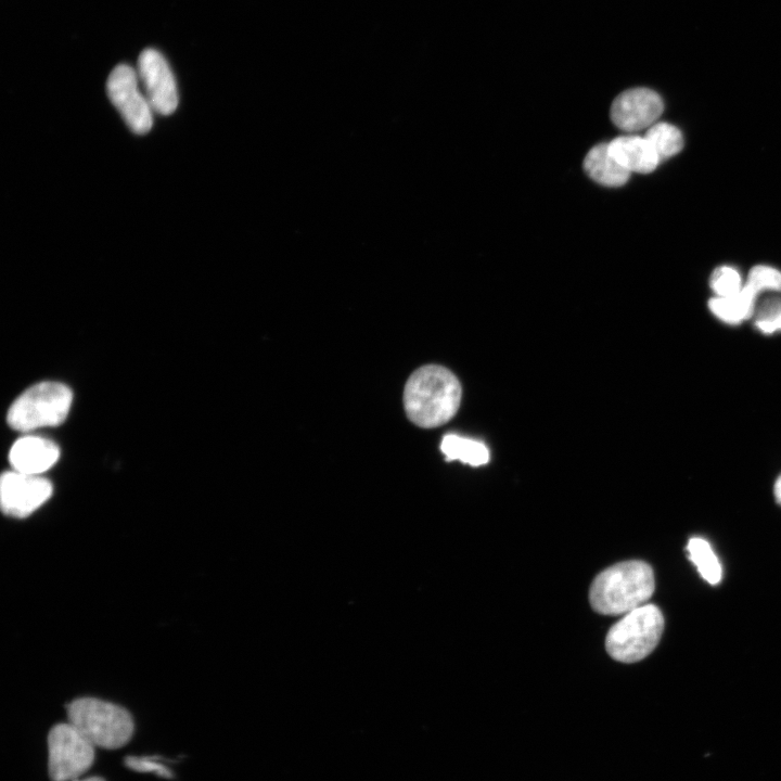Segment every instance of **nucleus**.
I'll list each match as a JSON object with an SVG mask.
<instances>
[{
	"label": "nucleus",
	"instance_id": "obj_13",
	"mask_svg": "<svg viewBox=\"0 0 781 781\" xmlns=\"http://www.w3.org/2000/svg\"><path fill=\"white\" fill-rule=\"evenodd\" d=\"M584 169L592 180L605 187H620L630 176V172L612 156L607 143L594 145L587 153Z\"/></svg>",
	"mask_w": 781,
	"mask_h": 781
},
{
	"label": "nucleus",
	"instance_id": "obj_3",
	"mask_svg": "<svg viewBox=\"0 0 781 781\" xmlns=\"http://www.w3.org/2000/svg\"><path fill=\"white\" fill-rule=\"evenodd\" d=\"M68 722L94 746H124L133 732V720L124 707L94 697H80L67 706Z\"/></svg>",
	"mask_w": 781,
	"mask_h": 781
},
{
	"label": "nucleus",
	"instance_id": "obj_18",
	"mask_svg": "<svg viewBox=\"0 0 781 781\" xmlns=\"http://www.w3.org/2000/svg\"><path fill=\"white\" fill-rule=\"evenodd\" d=\"M756 328L765 334L781 330V296L765 298L756 308Z\"/></svg>",
	"mask_w": 781,
	"mask_h": 781
},
{
	"label": "nucleus",
	"instance_id": "obj_7",
	"mask_svg": "<svg viewBox=\"0 0 781 781\" xmlns=\"http://www.w3.org/2000/svg\"><path fill=\"white\" fill-rule=\"evenodd\" d=\"M106 90L129 129L137 135L149 132L153 125V110L140 89L138 73L127 64L113 68L106 81Z\"/></svg>",
	"mask_w": 781,
	"mask_h": 781
},
{
	"label": "nucleus",
	"instance_id": "obj_8",
	"mask_svg": "<svg viewBox=\"0 0 781 781\" xmlns=\"http://www.w3.org/2000/svg\"><path fill=\"white\" fill-rule=\"evenodd\" d=\"M137 73L153 112L172 114L179 97L174 74L164 55L155 49H144L138 57Z\"/></svg>",
	"mask_w": 781,
	"mask_h": 781
},
{
	"label": "nucleus",
	"instance_id": "obj_20",
	"mask_svg": "<svg viewBox=\"0 0 781 781\" xmlns=\"http://www.w3.org/2000/svg\"><path fill=\"white\" fill-rule=\"evenodd\" d=\"M710 287L718 297L732 296L742 290V279L735 269L722 266L712 273Z\"/></svg>",
	"mask_w": 781,
	"mask_h": 781
},
{
	"label": "nucleus",
	"instance_id": "obj_1",
	"mask_svg": "<svg viewBox=\"0 0 781 781\" xmlns=\"http://www.w3.org/2000/svg\"><path fill=\"white\" fill-rule=\"evenodd\" d=\"M458 377L447 368L427 364L415 370L404 389V407L409 420L432 428L452 419L461 402Z\"/></svg>",
	"mask_w": 781,
	"mask_h": 781
},
{
	"label": "nucleus",
	"instance_id": "obj_22",
	"mask_svg": "<svg viewBox=\"0 0 781 781\" xmlns=\"http://www.w3.org/2000/svg\"><path fill=\"white\" fill-rule=\"evenodd\" d=\"M774 498L781 505V475L777 478L773 487Z\"/></svg>",
	"mask_w": 781,
	"mask_h": 781
},
{
	"label": "nucleus",
	"instance_id": "obj_5",
	"mask_svg": "<svg viewBox=\"0 0 781 781\" xmlns=\"http://www.w3.org/2000/svg\"><path fill=\"white\" fill-rule=\"evenodd\" d=\"M73 401L72 390L57 382H41L26 389L11 405L8 423L21 432L55 426L67 417Z\"/></svg>",
	"mask_w": 781,
	"mask_h": 781
},
{
	"label": "nucleus",
	"instance_id": "obj_16",
	"mask_svg": "<svg viewBox=\"0 0 781 781\" xmlns=\"http://www.w3.org/2000/svg\"><path fill=\"white\" fill-rule=\"evenodd\" d=\"M689 559L700 575L710 585H717L722 577L721 564L710 545L703 538L693 537L687 545Z\"/></svg>",
	"mask_w": 781,
	"mask_h": 781
},
{
	"label": "nucleus",
	"instance_id": "obj_14",
	"mask_svg": "<svg viewBox=\"0 0 781 781\" xmlns=\"http://www.w3.org/2000/svg\"><path fill=\"white\" fill-rule=\"evenodd\" d=\"M757 295L746 285L732 296L714 297L708 302L710 311L721 321L737 324L754 316Z\"/></svg>",
	"mask_w": 781,
	"mask_h": 781
},
{
	"label": "nucleus",
	"instance_id": "obj_23",
	"mask_svg": "<svg viewBox=\"0 0 781 781\" xmlns=\"http://www.w3.org/2000/svg\"><path fill=\"white\" fill-rule=\"evenodd\" d=\"M81 781H105V780L100 777H91V778H88V779H85Z\"/></svg>",
	"mask_w": 781,
	"mask_h": 781
},
{
	"label": "nucleus",
	"instance_id": "obj_17",
	"mask_svg": "<svg viewBox=\"0 0 781 781\" xmlns=\"http://www.w3.org/2000/svg\"><path fill=\"white\" fill-rule=\"evenodd\" d=\"M644 137L654 149L660 161L674 156L683 146L680 130L668 123H655L648 128Z\"/></svg>",
	"mask_w": 781,
	"mask_h": 781
},
{
	"label": "nucleus",
	"instance_id": "obj_4",
	"mask_svg": "<svg viewBox=\"0 0 781 781\" xmlns=\"http://www.w3.org/2000/svg\"><path fill=\"white\" fill-rule=\"evenodd\" d=\"M664 630V617L654 604H643L614 624L605 638L611 657L635 663L646 657L657 645Z\"/></svg>",
	"mask_w": 781,
	"mask_h": 781
},
{
	"label": "nucleus",
	"instance_id": "obj_15",
	"mask_svg": "<svg viewBox=\"0 0 781 781\" xmlns=\"http://www.w3.org/2000/svg\"><path fill=\"white\" fill-rule=\"evenodd\" d=\"M440 449L447 461L459 460L478 466L489 460L488 448L483 443L454 434L444 436Z\"/></svg>",
	"mask_w": 781,
	"mask_h": 781
},
{
	"label": "nucleus",
	"instance_id": "obj_19",
	"mask_svg": "<svg viewBox=\"0 0 781 781\" xmlns=\"http://www.w3.org/2000/svg\"><path fill=\"white\" fill-rule=\"evenodd\" d=\"M756 295L763 291L781 292V272L769 266H755L745 283Z\"/></svg>",
	"mask_w": 781,
	"mask_h": 781
},
{
	"label": "nucleus",
	"instance_id": "obj_10",
	"mask_svg": "<svg viewBox=\"0 0 781 781\" xmlns=\"http://www.w3.org/2000/svg\"><path fill=\"white\" fill-rule=\"evenodd\" d=\"M664 110V103L655 91L649 88H632L619 93L611 105L613 124L625 131L650 128Z\"/></svg>",
	"mask_w": 781,
	"mask_h": 781
},
{
	"label": "nucleus",
	"instance_id": "obj_6",
	"mask_svg": "<svg viewBox=\"0 0 781 781\" xmlns=\"http://www.w3.org/2000/svg\"><path fill=\"white\" fill-rule=\"evenodd\" d=\"M49 776L71 781L87 771L94 760V745L72 724H59L48 735Z\"/></svg>",
	"mask_w": 781,
	"mask_h": 781
},
{
	"label": "nucleus",
	"instance_id": "obj_2",
	"mask_svg": "<svg viewBox=\"0 0 781 781\" xmlns=\"http://www.w3.org/2000/svg\"><path fill=\"white\" fill-rule=\"evenodd\" d=\"M655 589L651 566L639 560L614 564L592 581L589 602L603 615L626 614L643 604Z\"/></svg>",
	"mask_w": 781,
	"mask_h": 781
},
{
	"label": "nucleus",
	"instance_id": "obj_21",
	"mask_svg": "<svg viewBox=\"0 0 781 781\" xmlns=\"http://www.w3.org/2000/svg\"><path fill=\"white\" fill-rule=\"evenodd\" d=\"M159 756H127L125 765L139 772H153L163 778H174L172 771L164 764L159 763Z\"/></svg>",
	"mask_w": 781,
	"mask_h": 781
},
{
	"label": "nucleus",
	"instance_id": "obj_11",
	"mask_svg": "<svg viewBox=\"0 0 781 781\" xmlns=\"http://www.w3.org/2000/svg\"><path fill=\"white\" fill-rule=\"evenodd\" d=\"M60 457L59 447L39 436H24L11 447L9 460L15 471L40 475L49 470Z\"/></svg>",
	"mask_w": 781,
	"mask_h": 781
},
{
	"label": "nucleus",
	"instance_id": "obj_12",
	"mask_svg": "<svg viewBox=\"0 0 781 781\" xmlns=\"http://www.w3.org/2000/svg\"><path fill=\"white\" fill-rule=\"evenodd\" d=\"M607 145L612 156L630 174H649L661 162L645 137L620 136Z\"/></svg>",
	"mask_w": 781,
	"mask_h": 781
},
{
	"label": "nucleus",
	"instance_id": "obj_9",
	"mask_svg": "<svg viewBox=\"0 0 781 781\" xmlns=\"http://www.w3.org/2000/svg\"><path fill=\"white\" fill-rule=\"evenodd\" d=\"M52 491L51 482L41 475L8 471L0 482L2 511L10 516L26 517L40 508Z\"/></svg>",
	"mask_w": 781,
	"mask_h": 781
}]
</instances>
